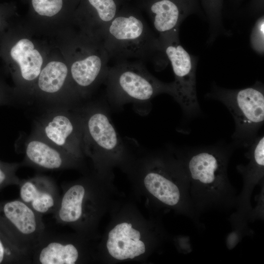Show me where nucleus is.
<instances>
[{"label": "nucleus", "mask_w": 264, "mask_h": 264, "mask_svg": "<svg viewBox=\"0 0 264 264\" xmlns=\"http://www.w3.org/2000/svg\"><path fill=\"white\" fill-rule=\"evenodd\" d=\"M179 30L158 36L175 76L171 96L180 106L184 116L192 118L201 113L196 81L197 58L181 45Z\"/></svg>", "instance_id": "5"}, {"label": "nucleus", "mask_w": 264, "mask_h": 264, "mask_svg": "<svg viewBox=\"0 0 264 264\" xmlns=\"http://www.w3.org/2000/svg\"><path fill=\"white\" fill-rule=\"evenodd\" d=\"M126 222L117 224L109 233L107 247L113 258L123 260L133 259L145 252V245L140 240L136 241L125 234L124 227Z\"/></svg>", "instance_id": "18"}, {"label": "nucleus", "mask_w": 264, "mask_h": 264, "mask_svg": "<svg viewBox=\"0 0 264 264\" xmlns=\"http://www.w3.org/2000/svg\"><path fill=\"white\" fill-rule=\"evenodd\" d=\"M247 148L245 154L247 163L236 166L242 178V188L237 197L235 211L228 219L232 230L231 233L240 239L252 234L248 225L253 210L251 196L255 187L264 184V134L258 135Z\"/></svg>", "instance_id": "6"}, {"label": "nucleus", "mask_w": 264, "mask_h": 264, "mask_svg": "<svg viewBox=\"0 0 264 264\" xmlns=\"http://www.w3.org/2000/svg\"><path fill=\"white\" fill-rule=\"evenodd\" d=\"M42 216L20 198L0 201V230L30 260L46 231Z\"/></svg>", "instance_id": "7"}, {"label": "nucleus", "mask_w": 264, "mask_h": 264, "mask_svg": "<svg viewBox=\"0 0 264 264\" xmlns=\"http://www.w3.org/2000/svg\"><path fill=\"white\" fill-rule=\"evenodd\" d=\"M83 53L72 62L69 71L72 85L79 97L85 96L104 81L110 60L100 38L96 39L87 54Z\"/></svg>", "instance_id": "11"}, {"label": "nucleus", "mask_w": 264, "mask_h": 264, "mask_svg": "<svg viewBox=\"0 0 264 264\" xmlns=\"http://www.w3.org/2000/svg\"><path fill=\"white\" fill-rule=\"evenodd\" d=\"M241 0H235V1H237L238 2L241 1Z\"/></svg>", "instance_id": "26"}, {"label": "nucleus", "mask_w": 264, "mask_h": 264, "mask_svg": "<svg viewBox=\"0 0 264 264\" xmlns=\"http://www.w3.org/2000/svg\"><path fill=\"white\" fill-rule=\"evenodd\" d=\"M128 237L131 239H132L134 241H137L140 240V233L138 230H135L132 227L129 232Z\"/></svg>", "instance_id": "25"}, {"label": "nucleus", "mask_w": 264, "mask_h": 264, "mask_svg": "<svg viewBox=\"0 0 264 264\" xmlns=\"http://www.w3.org/2000/svg\"><path fill=\"white\" fill-rule=\"evenodd\" d=\"M104 82L110 101L121 105L141 103L166 93L172 95L173 82L160 81L147 70L143 62L135 60L116 62L109 68Z\"/></svg>", "instance_id": "4"}, {"label": "nucleus", "mask_w": 264, "mask_h": 264, "mask_svg": "<svg viewBox=\"0 0 264 264\" xmlns=\"http://www.w3.org/2000/svg\"><path fill=\"white\" fill-rule=\"evenodd\" d=\"M80 257L79 250L66 236L46 230L31 255V264H74Z\"/></svg>", "instance_id": "15"}, {"label": "nucleus", "mask_w": 264, "mask_h": 264, "mask_svg": "<svg viewBox=\"0 0 264 264\" xmlns=\"http://www.w3.org/2000/svg\"><path fill=\"white\" fill-rule=\"evenodd\" d=\"M20 198L38 214L43 215L53 214L61 199L57 185L51 177L36 175L21 179Z\"/></svg>", "instance_id": "14"}, {"label": "nucleus", "mask_w": 264, "mask_h": 264, "mask_svg": "<svg viewBox=\"0 0 264 264\" xmlns=\"http://www.w3.org/2000/svg\"><path fill=\"white\" fill-rule=\"evenodd\" d=\"M73 107L42 112L33 120L31 133L79 158L83 153L82 131Z\"/></svg>", "instance_id": "9"}, {"label": "nucleus", "mask_w": 264, "mask_h": 264, "mask_svg": "<svg viewBox=\"0 0 264 264\" xmlns=\"http://www.w3.org/2000/svg\"><path fill=\"white\" fill-rule=\"evenodd\" d=\"M264 18L261 15L255 22L250 33V43L251 48L257 54L262 55L264 51Z\"/></svg>", "instance_id": "23"}, {"label": "nucleus", "mask_w": 264, "mask_h": 264, "mask_svg": "<svg viewBox=\"0 0 264 264\" xmlns=\"http://www.w3.org/2000/svg\"><path fill=\"white\" fill-rule=\"evenodd\" d=\"M66 0H31L34 11L42 16L51 17L62 11Z\"/></svg>", "instance_id": "21"}, {"label": "nucleus", "mask_w": 264, "mask_h": 264, "mask_svg": "<svg viewBox=\"0 0 264 264\" xmlns=\"http://www.w3.org/2000/svg\"><path fill=\"white\" fill-rule=\"evenodd\" d=\"M209 26L208 43L212 44L220 35L229 36L224 27L222 11L223 0H200Z\"/></svg>", "instance_id": "19"}, {"label": "nucleus", "mask_w": 264, "mask_h": 264, "mask_svg": "<svg viewBox=\"0 0 264 264\" xmlns=\"http://www.w3.org/2000/svg\"><path fill=\"white\" fill-rule=\"evenodd\" d=\"M10 55L19 66L22 81L32 82L37 80L41 71L43 60L30 40L22 39L19 41L12 47Z\"/></svg>", "instance_id": "16"}, {"label": "nucleus", "mask_w": 264, "mask_h": 264, "mask_svg": "<svg viewBox=\"0 0 264 264\" xmlns=\"http://www.w3.org/2000/svg\"><path fill=\"white\" fill-rule=\"evenodd\" d=\"M73 108L81 124L83 153L93 158L121 153L125 144L102 106L88 103Z\"/></svg>", "instance_id": "8"}, {"label": "nucleus", "mask_w": 264, "mask_h": 264, "mask_svg": "<svg viewBox=\"0 0 264 264\" xmlns=\"http://www.w3.org/2000/svg\"><path fill=\"white\" fill-rule=\"evenodd\" d=\"M67 66L59 61H52L43 68L37 79L38 94L28 105L36 108L41 112L62 108H71L78 104L63 92L68 77Z\"/></svg>", "instance_id": "10"}, {"label": "nucleus", "mask_w": 264, "mask_h": 264, "mask_svg": "<svg viewBox=\"0 0 264 264\" xmlns=\"http://www.w3.org/2000/svg\"><path fill=\"white\" fill-rule=\"evenodd\" d=\"M86 25L90 35L99 38L118 13L115 0H86Z\"/></svg>", "instance_id": "17"}, {"label": "nucleus", "mask_w": 264, "mask_h": 264, "mask_svg": "<svg viewBox=\"0 0 264 264\" xmlns=\"http://www.w3.org/2000/svg\"><path fill=\"white\" fill-rule=\"evenodd\" d=\"M18 105L17 100L7 91L0 88V106Z\"/></svg>", "instance_id": "24"}, {"label": "nucleus", "mask_w": 264, "mask_h": 264, "mask_svg": "<svg viewBox=\"0 0 264 264\" xmlns=\"http://www.w3.org/2000/svg\"><path fill=\"white\" fill-rule=\"evenodd\" d=\"M31 264L30 258L17 248L0 230V264Z\"/></svg>", "instance_id": "20"}, {"label": "nucleus", "mask_w": 264, "mask_h": 264, "mask_svg": "<svg viewBox=\"0 0 264 264\" xmlns=\"http://www.w3.org/2000/svg\"><path fill=\"white\" fill-rule=\"evenodd\" d=\"M21 166V162H6L0 160V191L10 185H18L21 179L16 173Z\"/></svg>", "instance_id": "22"}, {"label": "nucleus", "mask_w": 264, "mask_h": 264, "mask_svg": "<svg viewBox=\"0 0 264 264\" xmlns=\"http://www.w3.org/2000/svg\"><path fill=\"white\" fill-rule=\"evenodd\" d=\"M22 166L42 171H59L73 167L78 158L32 133L22 143Z\"/></svg>", "instance_id": "12"}, {"label": "nucleus", "mask_w": 264, "mask_h": 264, "mask_svg": "<svg viewBox=\"0 0 264 264\" xmlns=\"http://www.w3.org/2000/svg\"><path fill=\"white\" fill-rule=\"evenodd\" d=\"M101 39L110 59L116 62L132 59L150 61L159 70L168 63L158 36L136 13H118Z\"/></svg>", "instance_id": "2"}, {"label": "nucleus", "mask_w": 264, "mask_h": 264, "mask_svg": "<svg viewBox=\"0 0 264 264\" xmlns=\"http://www.w3.org/2000/svg\"><path fill=\"white\" fill-rule=\"evenodd\" d=\"M235 149L232 144L219 143L177 151L193 204L200 216L210 211L226 213L234 209L237 192L228 178V166Z\"/></svg>", "instance_id": "1"}, {"label": "nucleus", "mask_w": 264, "mask_h": 264, "mask_svg": "<svg viewBox=\"0 0 264 264\" xmlns=\"http://www.w3.org/2000/svg\"><path fill=\"white\" fill-rule=\"evenodd\" d=\"M148 10L158 36L179 30L188 16L202 13L199 0H151Z\"/></svg>", "instance_id": "13"}, {"label": "nucleus", "mask_w": 264, "mask_h": 264, "mask_svg": "<svg viewBox=\"0 0 264 264\" xmlns=\"http://www.w3.org/2000/svg\"><path fill=\"white\" fill-rule=\"evenodd\" d=\"M205 97L222 103L232 115L235 148H247L258 136L264 123V87L260 81L249 87L229 89L212 84Z\"/></svg>", "instance_id": "3"}]
</instances>
